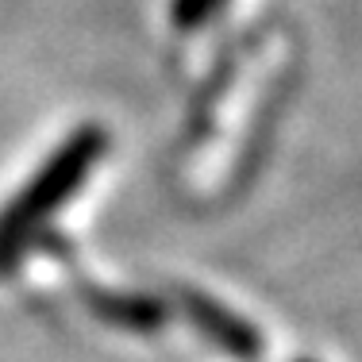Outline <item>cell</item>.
<instances>
[{
	"label": "cell",
	"instance_id": "obj_1",
	"mask_svg": "<svg viewBox=\"0 0 362 362\" xmlns=\"http://www.w3.org/2000/svg\"><path fill=\"white\" fill-rule=\"evenodd\" d=\"M105 146H108V135L100 132V127H81V132L70 135V143L39 170L35 181L8 204L4 216H0V266L20 251L23 239L81 185L85 174H89V170L97 166V158L105 154Z\"/></svg>",
	"mask_w": 362,
	"mask_h": 362
},
{
	"label": "cell",
	"instance_id": "obj_2",
	"mask_svg": "<svg viewBox=\"0 0 362 362\" xmlns=\"http://www.w3.org/2000/svg\"><path fill=\"white\" fill-rule=\"evenodd\" d=\"M177 305H181V313L201 327L216 347L228 351V355H235V358H258V355H262V335H258L243 316L228 313L216 297L181 286L177 289Z\"/></svg>",
	"mask_w": 362,
	"mask_h": 362
},
{
	"label": "cell",
	"instance_id": "obj_3",
	"mask_svg": "<svg viewBox=\"0 0 362 362\" xmlns=\"http://www.w3.org/2000/svg\"><path fill=\"white\" fill-rule=\"evenodd\" d=\"M85 300H89V308L105 324L127 327V332H154V327L166 324V305H162V300H151V297H127V293L93 289Z\"/></svg>",
	"mask_w": 362,
	"mask_h": 362
},
{
	"label": "cell",
	"instance_id": "obj_4",
	"mask_svg": "<svg viewBox=\"0 0 362 362\" xmlns=\"http://www.w3.org/2000/svg\"><path fill=\"white\" fill-rule=\"evenodd\" d=\"M223 4V0H174V8H170V20L177 23L181 31L197 28V23H204L212 12Z\"/></svg>",
	"mask_w": 362,
	"mask_h": 362
},
{
	"label": "cell",
	"instance_id": "obj_5",
	"mask_svg": "<svg viewBox=\"0 0 362 362\" xmlns=\"http://www.w3.org/2000/svg\"><path fill=\"white\" fill-rule=\"evenodd\" d=\"M297 362H313V358H297Z\"/></svg>",
	"mask_w": 362,
	"mask_h": 362
}]
</instances>
